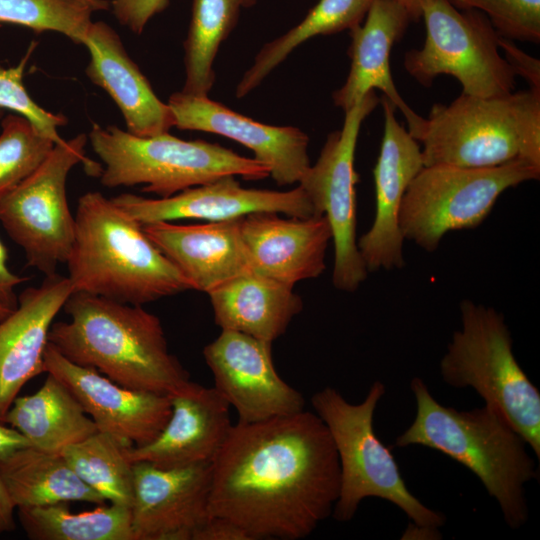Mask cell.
I'll list each match as a JSON object with an SVG mask.
<instances>
[{
	"label": "cell",
	"mask_w": 540,
	"mask_h": 540,
	"mask_svg": "<svg viewBox=\"0 0 540 540\" xmlns=\"http://www.w3.org/2000/svg\"><path fill=\"white\" fill-rule=\"evenodd\" d=\"M340 466L316 413L236 423L211 461L210 517L249 540H299L332 515Z\"/></svg>",
	"instance_id": "6da1fadb"
},
{
	"label": "cell",
	"mask_w": 540,
	"mask_h": 540,
	"mask_svg": "<svg viewBox=\"0 0 540 540\" xmlns=\"http://www.w3.org/2000/svg\"><path fill=\"white\" fill-rule=\"evenodd\" d=\"M67 322L51 325L48 341L68 360L126 388L170 395L190 380L169 351L159 318L140 305L73 292Z\"/></svg>",
	"instance_id": "7a4b0ae2"
},
{
	"label": "cell",
	"mask_w": 540,
	"mask_h": 540,
	"mask_svg": "<svg viewBox=\"0 0 540 540\" xmlns=\"http://www.w3.org/2000/svg\"><path fill=\"white\" fill-rule=\"evenodd\" d=\"M410 388L416 414L395 446H424L465 466L498 503L506 524L521 528L529 516L525 486L539 478L525 439L490 404L470 410L444 406L419 377L411 380Z\"/></svg>",
	"instance_id": "3957f363"
},
{
	"label": "cell",
	"mask_w": 540,
	"mask_h": 540,
	"mask_svg": "<svg viewBox=\"0 0 540 540\" xmlns=\"http://www.w3.org/2000/svg\"><path fill=\"white\" fill-rule=\"evenodd\" d=\"M74 292L144 305L191 289L143 226L98 191L79 198L66 261Z\"/></svg>",
	"instance_id": "277c9868"
},
{
	"label": "cell",
	"mask_w": 540,
	"mask_h": 540,
	"mask_svg": "<svg viewBox=\"0 0 540 540\" xmlns=\"http://www.w3.org/2000/svg\"><path fill=\"white\" fill-rule=\"evenodd\" d=\"M424 166L489 168L521 159L540 168V93L460 94L436 103L418 140Z\"/></svg>",
	"instance_id": "5b68a950"
},
{
	"label": "cell",
	"mask_w": 540,
	"mask_h": 540,
	"mask_svg": "<svg viewBox=\"0 0 540 540\" xmlns=\"http://www.w3.org/2000/svg\"><path fill=\"white\" fill-rule=\"evenodd\" d=\"M385 393V384L375 381L358 404L348 402L332 387L317 391L311 398L339 460L340 489L332 516L340 522L350 521L360 503L374 497L396 505L413 524L439 529L446 517L409 491L394 455L374 430V414Z\"/></svg>",
	"instance_id": "8992f818"
},
{
	"label": "cell",
	"mask_w": 540,
	"mask_h": 540,
	"mask_svg": "<svg viewBox=\"0 0 540 540\" xmlns=\"http://www.w3.org/2000/svg\"><path fill=\"white\" fill-rule=\"evenodd\" d=\"M439 371L448 386L472 388L496 408L540 459V392L514 355L502 313L462 300L460 327L452 334Z\"/></svg>",
	"instance_id": "52a82bcc"
},
{
	"label": "cell",
	"mask_w": 540,
	"mask_h": 540,
	"mask_svg": "<svg viewBox=\"0 0 540 540\" xmlns=\"http://www.w3.org/2000/svg\"><path fill=\"white\" fill-rule=\"evenodd\" d=\"M88 138L104 163L100 182L109 188L143 184V192L166 198L224 176L246 180L269 176L268 168L254 158L219 144L184 140L168 132L139 137L114 125L102 127L94 123Z\"/></svg>",
	"instance_id": "ba28073f"
},
{
	"label": "cell",
	"mask_w": 540,
	"mask_h": 540,
	"mask_svg": "<svg viewBox=\"0 0 540 540\" xmlns=\"http://www.w3.org/2000/svg\"><path fill=\"white\" fill-rule=\"evenodd\" d=\"M539 178L540 168L521 159L489 168L424 166L402 200L404 240L434 252L448 232L479 226L507 189Z\"/></svg>",
	"instance_id": "9c48e42d"
},
{
	"label": "cell",
	"mask_w": 540,
	"mask_h": 540,
	"mask_svg": "<svg viewBox=\"0 0 540 540\" xmlns=\"http://www.w3.org/2000/svg\"><path fill=\"white\" fill-rule=\"evenodd\" d=\"M426 37L404 56V67L424 87L450 75L462 94L493 98L514 91L516 76L500 53V35L482 12L461 10L448 0H429L421 10Z\"/></svg>",
	"instance_id": "30bf717a"
},
{
	"label": "cell",
	"mask_w": 540,
	"mask_h": 540,
	"mask_svg": "<svg viewBox=\"0 0 540 540\" xmlns=\"http://www.w3.org/2000/svg\"><path fill=\"white\" fill-rule=\"evenodd\" d=\"M88 136L78 134L54 145L44 162L10 192L0 197V222L24 251L27 265L45 276L66 263L75 235L66 194L71 169L84 164L99 176L101 167L86 156Z\"/></svg>",
	"instance_id": "8fae6325"
},
{
	"label": "cell",
	"mask_w": 540,
	"mask_h": 540,
	"mask_svg": "<svg viewBox=\"0 0 540 540\" xmlns=\"http://www.w3.org/2000/svg\"><path fill=\"white\" fill-rule=\"evenodd\" d=\"M380 103L370 91L345 111L343 126L328 134L314 165L298 185L307 194L315 215L326 217L334 244L332 282L336 289L354 292L367 278L356 236V184L359 175L354 160L363 121Z\"/></svg>",
	"instance_id": "7c38bea8"
},
{
	"label": "cell",
	"mask_w": 540,
	"mask_h": 540,
	"mask_svg": "<svg viewBox=\"0 0 540 540\" xmlns=\"http://www.w3.org/2000/svg\"><path fill=\"white\" fill-rule=\"evenodd\" d=\"M214 388L233 407L238 423H256L305 410L303 395L277 373L272 343L221 330L203 349Z\"/></svg>",
	"instance_id": "4fadbf2b"
},
{
	"label": "cell",
	"mask_w": 540,
	"mask_h": 540,
	"mask_svg": "<svg viewBox=\"0 0 540 540\" xmlns=\"http://www.w3.org/2000/svg\"><path fill=\"white\" fill-rule=\"evenodd\" d=\"M43 366L44 372L56 377L73 393L98 431L110 434L128 447L151 442L170 417L168 395L121 386L93 368L71 362L49 341Z\"/></svg>",
	"instance_id": "5bb4252c"
},
{
	"label": "cell",
	"mask_w": 540,
	"mask_h": 540,
	"mask_svg": "<svg viewBox=\"0 0 540 540\" xmlns=\"http://www.w3.org/2000/svg\"><path fill=\"white\" fill-rule=\"evenodd\" d=\"M133 540H193L209 518L211 462L162 468L133 463Z\"/></svg>",
	"instance_id": "9a60e30c"
},
{
	"label": "cell",
	"mask_w": 540,
	"mask_h": 540,
	"mask_svg": "<svg viewBox=\"0 0 540 540\" xmlns=\"http://www.w3.org/2000/svg\"><path fill=\"white\" fill-rule=\"evenodd\" d=\"M380 103L384 130L373 169L375 215L370 229L357 240L368 272L404 266V237L399 225V212L410 182L424 167L419 142L396 119L395 105L384 96Z\"/></svg>",
	"instance_id": "2e32d148"
},
{
	"label": "cell",
	"mask_w": 540,
	"mask_h": 540,
	"mask_svg": "<svg viewBox=\"0 0 540 540\" xmlns=\"http://www.w3.org/2000/svg\"><path fill=\"white\" fill-rule=\"evenodd\" d=\"M111 199L141 225L179 219L223 221L257 212L301 218L315 215L300 185L288 191L244 188L235 176H224L166 198L153 199L123 193Z\"/></svg>",
	"instance_id": "e0dca14e"
},
{
	"label": "cell",
	"mask_w": 540,
	"mask_h": 540,
	"mask_svg": "<svg viewBox=\"0 0 540 540\" xmlns=\"http://www.w3.org/2000/svg\"><path fill=\"white\" fill-rule=\"evenodd\" d=\"M175 127L218 134L234 140L254 153L265 165L277 185L299 183L310 167L307 153L309 137L293 126H272L237 113L208 96L182 91L167 102Z\"/></svg>",
	"instance_id": "ac0fdd59"
},
{
	"label": "cell",
	"mask_w": 540,
	"mask_h": 540,
	"mask_svg": "<svg viewBox=\"0 0 540 540\" xmlns=\"http://www.w3.org/2000/svg\"><path fill=\"white\" fill-rule=\"evenodd\" d=\"M168 396L171 414L167 423L151 442L129 447V461L162 468L210 463L233 426L229 404L214 387L190 380Z\"/></svg>",
	"instance_id": "d6986e66"
},
{
	"label": "cell",
	"mask_w": 540,
	"mask_h": 540,
	"mask_svg": "<svg viewBox=\"0 0 540 540\" xmlns=\"http://www.w3.org/2000/svg\"><path fill=\"white\" fill-rule=\"evenodd\" d=\"M73 292L69 277L45 276L39 286L23 290L13 311L0 315V422L22 387L44 372L50 327Z\"/></svg>",
	"instance_id": "ffe728a7"
},
{
	"label": "cell",
	"mask_w": 540,
	"mask_h": 540,
	"mask_svg": "<svg viewBox=\"0 0 540 540\" xmlns=\"http://www.w3.org/2000/svg\"><path fill=\"white\" fill-rule=\"evenodd\" d=\"M363 21L349 30L350 70L344 84L333 92V102L345 112L370 91L378 89L401 111L408 132L418 141L425 118L415 113L401 97L390 67L391 50L404 35L410 17L397 0H376Z\"/></svg>",
	"instance_id": "44dd1931"
},
{
	"label": "cell",
	"mask_w": 540,
	"mask_h": 540,
	"mask_svg": "<svg viewBox=\"0 0 540 540\" xmlns=\"http://www.w3.org/2000/svg\"><path fill=\"white\" fill-rule=\"evenodd\" d=\"M241 235L251 272L291 285L324 272L326 250L332 240L323 215L282 218L274 212L242 217Z\"/></svg>",
	"instance_id": "7402d4cb"
},
{
	"label": "cell",
	"mask_w": 540,
	"mask_h": 540,
	"mask_svg": "<svg viewBox=\"0 0 540 540\" xmlns=\"http://www.w3.org/2000/svg\"><path fill=\"white\" fill-rule=\"evenodd\" d=\"M241 218L142 226L149 239L187 279L191 289L209 293L224 282L251 272L241 235Z\"/></svg>",
	"instance_id": "603a6c76"
},
{
	"label": "cell",
	"mask_w": 540,
	"mask_h": 540,
	"mask_svg": "<svg viewBox=\"0 0 540 540\" xmlns=\"http://www.w3.org/2000/svg\"><path fill=\"white\" fill-rule=\"evenodd\" d=\"M82 45L90 55L85 69L87 77L112 98L129 133L150 137L169 132L175 126L169 104L157 97L111 26L92 21Z\"/></svg>",
	"instance_id": "cb8c5ba5"
},
{
	"label": "cell",
	"mask_w": 540,
	"mask_h": 540,
	"mask_svg": "<svg viewBox=\"0 0 540 540\" xmlns=\"http://www.w3.org/2000/svg\"><path fill=\"white\" fill-rule=\"evenodd\" d=\"M221 330L273 343L302 311L303 301L287 284L254 272L238 275L207 293Z\"/></svg>",
	"instance_id": "d4e9b609"
},
{
	"label": "cell",
	"mask_w": 540,
	"mask_h": 540,
	"mask_svg": "<svg viewBox=\"0 0 540 540\" xmlns=\"http://www.w3.org/2000/svg\"><path fill=\"white\" fill-rule=\"evenodd\" d=\"M4 423L21 433L33 448L53 454H61L98 431L78 399L51 374L35 393L16 397Z\"/></svg>",
	"instance_id": "484cf974"
},
{
	"label": "cell",
	"mask_w": 540,
	"mask_h": 540,
	"mask_svg": "<svg viewBox=\"0 0 540 540\" xmlns=\"http://www.w3.org/2000/svg\"><path fill=\"white\" fill-rule=\"evenodd\" d=\"M0 479L16 508L81 501L103 505L106 500L86 485L61 454L33 447L0 460Z\"/></svg>",
	"instance_id": "4316f807"
},
{
	"label": "cell",
	"mask_w": 540,
	"mask_h": 540,
	"mask_svg": "<svg viewBox=\"0 0 540 540\" xmlns=\"http://www.w3.org/2000/svg\"><path fill=\"white\" fill-rule=\"evenodd\" d=\"M376 0H319L305 18L284 35L265 44L236 87L242 98L262 81L300 44L318 35L351 30L365 19Z\"/></svg>",
	"instance_id": "83f0119b"
},
{
	"label": "cell",
	"mask_w": 540,
	"mask_h": 540,
	"mask_svg": "<svg viewBox=\"0 0 540 540\" xmlns=\"http://www.w3.org/2000/svg\"><path fill=\"white\" fill-rule=\"evenodd\" d=\"M18 518L32 540H133L131 510L104 504L73 513L68 502L18 507Z\"/></svg>",
	"instance_id": "f1b7e54d"
},
{
	"label": "cell",
	"mask_w": 540,
	"mask_h": 540,
	"mask_svg": "<svg viewBox=\"0 0 540 540\" xmlns=\"http://www.w3.org/2000/svg\"><path fill=\"white\" fill-rule=\"evenodd\" d=\"M240 0H193L184 41L185 83L182 92L208 96L215 82L213 63L221 43L235 27Z\"/></svg>",
	"instance_id": "f546056e"
},
{
	"label": "cell",
	"mask_w": 540,
	"mask_h": 540,
	"mask_svg": "<svg viewBox=\"0 0 540 540\" xmlns=\"http://www.w3.org/2000/svg\"><path fill=\"white\" fill-rule=\"evenodd\" d=\"M128 448L110 434L97 431L66 447L61 455L75 474L106 501L131 508L134 474Z\"/></svg>",
	"instance_id": "4dcf8cb0"
},
{
	"label": "cell",
	"mask_w": 540,
	"mask_h": 540,
	"mask_svg": "<svg viewBox=\"0 0 540 540\" xmlns=\"http://www.w3.org/2000/svg\"><path fill=\"white\" fill-rule=\"evenodd\" d=\"M110 7L108 0H0V25H20L38 34L55 31L82 45L92 15Z\"/></svg>",
	"instance_id": "1f68e13d"
},
{
	"label": "cell",
	"mask_w": 540,
	"mask_h": 540,
	"mask_svg": "<svg viewBox=\"0 0 540 540\" xmlns=\"http://www.w3.org/2000/svg\"><path fill=\"white\" fill-rule=\"evenodd\" d=\"M55 144L24 116H5L0 133V197L30 176Z\"/></svg>",
	"instance_id": "d6a6232c"
},
{
	"label": "cell",
	"mask_w": 540,
	"mask_h": 540,
	"mask_svg": "<svg viewBox=\"0 0 540 540\" xmlns=\"http://www.w3.org/2000/svg\"><path fill=\"white\" fill-rule=\"evenodd\" d=\"M461 10L482 12L509 40L540 42V0H448Z\"/></svg>",
	"instance_id": "836d02e7"
},
{
	"label": "cell",
	"mask_w": 540,
	"mask_h": 540,
	"mask_svg": "<svg viewBox=\"0 0 540 540\" xmlns=\"http://www.w3.org/2000/svg\"><path fill=\"white\" fill-rule=\"evenodd\" d=\"M35 47L32 43L26 55L13 67H0V109H9L27 118L43 135L56 144L64 139L58 127L64 126L67 119L62 114L51 113L39 106L29 95L23 84L25 66Z\"/></svg>",
	"instance_id": "e575fe53"
},
{
	"label": "cell",
	"mask_w": 540,
	"mask_h": 540,
	"mask_svg": "<svg viewBox=\"0 0 540 540\" xmlns=\"http://www.w3.org/2000/svg\"><path fill=\"white\" fill-rule=\"evenodd\" d=\"M169 0H111L113 14L120 24L136 34H141L156 14L162 12Z\"/></svg>",
	"instance_id": "d590c367"
},
{
	"label": "cell",
	"mask_w": 540,
	"mask_h": 540,
	"mask_svg": "<svg viewBox=\"0 0 540 540\" xmlns=\"http://www.w3.org/2000/svg\"><path fill=\"white\" fill-rule=\"evenodd\" d=\"M499 47L515 76H521L529 84V89L540 93V60L502 36L499 37Z\"/></svg>",
	"instance_id": "8d00e7d4"
},
{
	"label": "cell",
	"mask_w": 540,
	"mask_h": 540,
	"mask_svg": "<svg viewBox=\"0 0 540 540\" xmlns=\"http://www.w3.org/2000/svg\"><path fill=\"white\" fill-rule=\"evenodd\" d=\"M193 540H249V538L233 523L210 517L196 530Z\"/></svg>",
	"instance_id": "74e56055"
},
{
	"label": "cell",
	"mask_w": 540,
	"mask_h": 540,
	"mask_svg": "<svg viewBox=\"0 0 540 540\" xmlns=\"http://www.w3.org/2000/svg\"><path fill=\"white\" fill-rule=\"evenodd\" d=\"M26 280V277L14 274L7 266V250L0 240V305L14 310L18 303L15 288Z\"/></svg>",
	"instance_id": "f35d334b"
},
{
	"label": "cell",
	"mask_w": 540,
	"mask_h": 540,
	"mask_svg": "<svg viewBox=\"0 0 540 540\" xmlns=\"http://www.w3.org/2000/svg\"><path fill=\"white\" fill-rule=\"evenodd\" d=\"M26 447H32V445L21 433L0 422V460Z\"/></svg>",
	"instance_id": "ab89813d"
},
{
	"label": "cell",
	"mask_w": 540,
	"mask_h": 540,
	"mask_svg": "<svg viewBox=\"0 0 540 540\" xmlns=\"http://www.w3.org/2000/svg\"><path fill=\"white\" fill-rule=\"evenodd\" d=\"M16 506L0 479V534L15 529L14 511Z\"/></svg>",
	"instance_id": "60d3db41"
},
{
	"label": "cell",
	"mask_w": 540,
	"mask_h": 540,
	"mask_svg": "<svg viewBox=\"0 0 540 540\" xmlns=\"http://www.w3.org/2000/svg\"><path fill=\"white\" fill-rule=\"evenodd\" d=\"M407 11L411 21L421 19L423 5L429 0H397Z\"/></svg>",
	"instance_id": "b9f144b4"
},
{
	"label": "cell",
	"mask_w": 540,
	"mask_h": 540,
	"mask_svg": "<svg viewBox=\"0 0 540 540\" xmlns=\"http://www.w3.org/2000/svg\"><path fill=\"white\" fill-rule=\"evenodd\" d=\"M242 6L244 7H250L256 3V0H240Z\"/></svg>",
	"instance_id": "7bdbcfd3"
},
{
	"label": "cell",
	"mask_w": 540,
	"mask_h": 540,
	"mask_svg": "<svg viewBox=\"0 0 540 540\" xmlns=\"http://www.w3.org/2000/svg\"><path fill=\"white\" fill-rule=\"evenodd\" d=\"M11 311H13V310H9V309L5 308L4 306L0 305V315L1 316H4V315L10 313Z\"/></svg>",
	"instance_id": "ee69618b"
},
{
	"label": "cell",
	"mask_w": 540,
	"mask_h": 540,
	"mask_svg": "<svg viewBox=\"0 0 540 540\" xmlns=\"http://www.w3.org/2000/svg\"><path fill=\"white\" fill-rule=\"evenodd\" d=\"M2 117H3V110L0 109V119H2Z\"/></svg>",
	"instance_id": "f6af8a7d"
},
{
	"label": "cell",
	"mask_w": 540,
	"mask_h": 540,
	"mask_svg": "<svg viewBox=\"0 0 540 540\" xmlns=\"http://www.w3.org/2000/svg\"><path fill=\"white\" fill-rule=\"evenodd\" d=\"M108 1L110 2L111 0H108Z\"/></svg>",
	"instance_id": "bcb514c9"
}]
</instances>
